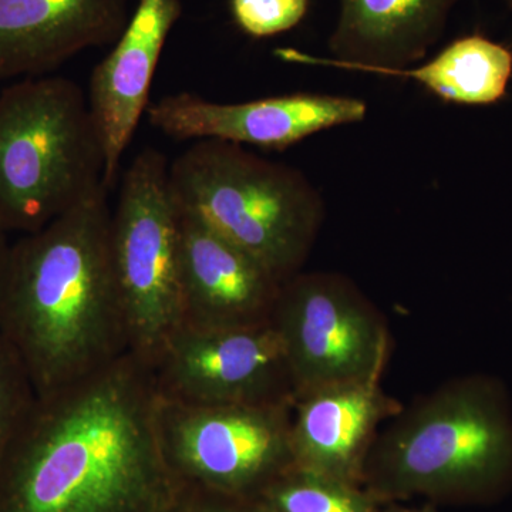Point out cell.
Instances as JSON below:
<instances>
[{
    "mask_svg": "<svg viewBox=\"0 0 512 512\" xmlns=\"http://www.w3.org/2000/svg\"><path fill=\"white\" fill-rule=\"evenodd\" d=\"M158 393L133 353L37 397L0 466V512H168L175 483L157 436Z\"/></svg>",
    "mask_w": 512,
    "mask_h": 512,
    "instance_id": "obj_1",
    "label": "cell"
},
{
    "mask_svg": "<svg viewBox=\"0 0 512 512\" xmlns=\"http://www.w3.org/2000/svg\"><path fill=\"white\" fill-rule=\"evenodd\" d=\"M97 188L55 221L12 242L0 333L49 396L130 353L111 259V208Z\"/></svg>",
    "mask_w": 512,
    "mask_h": 512,
    "instance_id": "obj_2",
    "label": "cell"
},
{
    "mask_svg": "<svg viewBox=\"0 0 512 512\" xmlns=\"http://www.w3.org/2000/svg\"><path fill=\"white\" fill-rule=\"evenodd\" d=\"M512 480V403L500 379L456 377L403 404L373 444L363 487L380 503L471 500Z\"/></svg>",
    "mask_w": 512,
    "mask_h": 512,
    "instance_id": "obj_3",
    "label": "cell"
},
{
    "mask_svg": "<svg viewBox=\"0 0 512 512\" xmlns=\"http://www.w3.org/2000/svg\"><path fill=\"white\" fill-rule=\"evenodd\" d=\"M178 207L244 249L282 284L303 271L325 221L302 171L228 141L197 140L168 165Z\"/></svg>",
    "mask_w": 512,
    "mask_h": 512,
    "instance_id": "obj_4",
    "label": "cell"
},
{
    "mask_svg": "<svg viewBox=\"0 0 512 512\" xmlns=\"http://www.w3.org/2000/svg\"><path fill=\"white\" fill-rule=\"evenodd\" d=\"M103 174L99 136L76 82L26 77L0 93V224L9 234L46 227L106 187Z\"/></svg>",
    "mask_w": 512,
    "mask_h": 512,
    "instance_id": "obj_5",
    "label": "cell"
},
{
    "mask_svg": "<svg viewBox=\"0 0 512 512\" xmlns=\"http://www.w3.org/2000/svg\"><path fill=\"white\" fill-rule=\"evenodd\" d=\"M167 158L144 148L127 168L111 212V259L130 353L147 366L183 323L178 207Z\"/></svg>",
    "mask_w": 512,
    "mask_h": 512,
    "instance_id": "obj_6",
    "label": "cell"
},
{
    "mask_svg": "<svg viewBox=\"0 0 512 512\" xmlns=\"http://www.w3.org/2000/svg\"><path fill=\"white\" fill-rule=\"evenodd\" d=\"M272 325L284 346L296 399L382 382L392 355L389 323L348 276L319 271L292 276L282 284Z\"/></svg>",
    "mask_w": 512,
    "mask_h": 512,
    "instance_id": "obj_7",
    "label": "cell"
},
{
    "mask_svg": "<svg viewBox=\"0 0 512 512\" xmlns=\"http://www.w3.org/2000/svg\"><path fill=\"white\" fill-rule=\"evenodd\" d=\"M293 404L197 406L161 399L157 436L178 487L256 500L293 467Z\"/></svg>",
    "mask_w": 512,
    "mask_h": 512,
    "instance_id": "obj_8",
    "label": "cell"
},
{
    "mask_svg": "<svg viewBox=\"0 0 512 512\" xmlns=\"http://www.w3.org/2000/svg\"><path fill=\"white\" fill-rule=\"evenodd\" d=\"M158 396L197 406L295 404L284 346L271 323L251 328L181 325L150 363Z\"/></svg>",
    "mask_w": 512,
    "mask_h": 512,
    "instance_id": "obj_9",
    "label": "cell"
},
{
    "mask_svg": "<svg viewBox=\"0 0 512 512\" xmlns=\"http://www.w3.org/2000/svg\"><path fill=\"white\" fill-rule=\"evenodd\" d=\"M148 123L174 140L228 141L286 150L306 138L366 119L365 100L335 94L292 93L218 103L197 94H168L150 103Z\"/></svg>",
    "mask_w": 512,
    "mask_h": 512,
    "instance_id": "obj_10",
    "label": "cell"
},
{
    "mask_svg": "<svg viewBox=\"0 0 512 512\" xmlns=\"http://www.w3.org/2000/svg\"><path fill=\"white\" fill-rule=\"evenodd\" d=\"M178 254L181 325L229 329L272 322L282 282L254 256L180 207Z\"/></svg>",
    "mask_w": 512,
    "mask_h": 512,
    "instance_id": "obj_11",
    "label": "cell"
},
{
    "mask_svg": "<svg viewBox=\"0 0 512 512\" xmlns=\"http://www.w3.org/2000/svg\"><path fill=\"white\" fill-rule=\"evenodd\" d=\"M181 15V0H140L113 50L90 77L87 104L103 150V183L109 190L150 106L161 53Z\"/></svg>",
    "mask_w": 512,
    "mask_h": 512,
    "instance_id": "obj_12",
    "label": "cell"
},
{
    "mask_svg": "<svg viewBox=\"0 0 512 512\" xmlns=\"http://www.w3.org/2000/svg\"><path fill=\"white\" fill-rule=\"evenodd\" d=\"M463 0H338L328 40L332 57L284 52L292 62L377 74L407 69L426 59Z\"/></svg>",
    "mask_w": 512,
    "mask_h": 512,
    "instance_id": "obj_13",
    "label": "cell"
},
{
    "mask_svg": "<svg viewBox=\"0 0 512 512\" xmlns=\"http://www.w3.org/2000/svg\"><path fill=\"white\" fill-rule=\"evenodd\" d=\"M403 403L382 382L349 384L298 397L292 412L293 467L362 485L384 424Z\"/></svg>",
    "mask_w": 512,
    "mask_h": 512,
    "instance_id": "obj_14",
    "label": "cell"
},
{
    "mask_svg": "<svg viewBox=\"0 0 512 512\" xmlns=\"http://www.w3.org/2000/svg\"><path fill=\"white\" fill-rule=\"evenodd\" d=\"M128 20V0H0V80L43 76L114 45Z\"/></svg>",
    "mask_w": 512,
    "mask_h": 512,
    "instance_id": "obj_15",
    "label": "cell"
},
{
    "mask_svg": "<svg viewBox=\"0 0 512 512\" xmlns=\"http://www.w3.org/2000/svg\"><path fill=\"white\" fill-rule=\"evenodd\" d=\"M377 74L412 80L446 103L493 106L507 96L512 80V50L481 33H473L448 43L427 62Z\"/></svg>",
    "mask_w": 512,
    "mask_h": 512,
    "instance_id": "obj_16",
    "label": "cell"
},
{
    "mask_svg": "<svg viewBox=\"0 0 512 512\" xmlns=\"http://www.w3.org/2000/svg\"><path fill=\"white\" fill-rule=\"evenodd\" d=\"M268 512H380V503L362 485L345 483L292 467L259 497Z\"/></svg>",
    "mask_w": 512,
    "mask_h": 512,
    "instance_id": "obj_17",
    "label": "cell"
},
{
    "mask_svg": "<svg viewBox=\"0 0 512 512\" xmlns=\"http://www.w3.org/2000/svg\"><path fill=\"white\" fill-rule=\"evenodd\" d=\"M36 402L37 394L28 370L0 333V466Z\"/></svg>",
    "mask_w": 512,
    "mask_h": 512,
    "instance_id": "obj_18",
    "label": "cell"
},
{
    "mask_svg": "<svg viewBox=\"0 0 512 512\" xmlns=\"http://www.w3.org/2000/svg\"><path fill=\"white\" fill-rule=\"evenodd\" d=\"M309 5L311 0H231V12L245 35L265 39L296 28Z\"/></svg>",
    "mask_w": 512,
    "mask_h": 512,
    "instance_id": "obj_19",
    "label": "cell"
},
{
    "mask_svg": "<svg viewBox=\"0 0 512 512\" xmlns=\"http://www.w3.org/2000/svg\"><path fill=\"white\" fill-rule=\"evenodd\" d=\"M171 510L175 512H268L251 498L234 497L200 488L178 487Z\"/></svg>",
    "mask_w": 512,
    "mask_h": 512,
    "instance_id": "obj_20",
    "label": "cell"
},
{
    "mask_svg": "<svg viewBox=\"0 0 512 512\" xmlns=\"http://www.w3.org/2000/svg\"><path fill=\"white\" fill-rule=\"evenodd\" d=\"M9 235V232L0 224V299H2L3 285H5L6 271H8L10 248H12Z\"/></svg>",
    "mask_w": 512,
    "mask_h": 512,
    "instance_id": "obj_21",
    "label": "cell"
},
{
    "mask_svg": "<svg viewBox=\"0 0 512 512\" xmlns=\"http://www.w3.org/2000/svg\"><path fill=\"white\" fill-rule=\"evenodd\" d=\"M386 512H436L431 510V508H399L394 507L392 510Z\"/></svg>",
    "mask_w": 512,
    "mask_h": 512,
    "instance_id": "obj_22",
    "label": "cell"
},
{
    "mask_svg": "<svg viewBox=\"0 0 512 512\" xmlns=\"http://www.w3.org/2000/svg\"><path fill=\"white\" fill-rule=\"evenodd\" d=\"M500 2H503L508 9L512 10V0H500Z\"/></svg>",
    "mask_w": 512,
    "mask_h": 512,
    "instance_id": "obj_23",
    "label": "cell"
}]
</instances>
